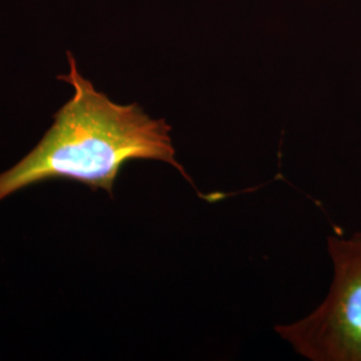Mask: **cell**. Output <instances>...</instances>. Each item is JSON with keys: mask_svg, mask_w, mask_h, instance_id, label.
Wrapping results in <instances>:
<instances>
[{"mask_svg": "<svg viewBox=\"0 0 361 361\" xmlns=\"http://www.w3.org/2000/svg\"><path fill=\"white\" fill-rule=\"evenodd\" d=\"M67 59L68 73L58 78L73 87V95L38 145L0 174V202L51 180H75L113 197L121 170L134 159L165 162L192 183L176 158L165 119L147 116L137 104H116L82 77L73 54Z\"/></svg>", "mask_w": 361, "mask_h": 361, "instance_id": "1", "label": "cell"}, {"mask_svg": "<svg viewBox=\"0 0 361 361\" xmlns=\"http://www.w3.org/2000/svg\"><path fill=\"white\" fill-rule=\"evenodd\" d=\"M334 280L320 307L274 329L297 353L312 361H361V232L331 235Z\"/></svg>", "mask_w": 361, "mask_h": 361, "instance_id": "2", "label": "cell"}]
</instances>
